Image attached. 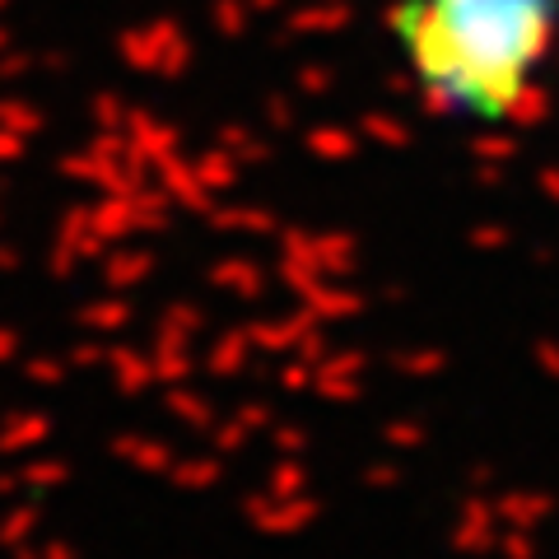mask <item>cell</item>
<instances>
[{
  "mask_svg": "<svg viewBox=\"0 0 559 559\" xmlns=\"http://www.w3.org/2000/svg\"><path fill=\"white\" fill-rule=\"evenodd\" d=\"M392 38L443 112L509 121L559 38V0H401Z\"/></svg>",
  "mask_w": 559,
  "mask_h": 559,
  "instance_id": "1",
  "label": "cell"
}]
</instances>
